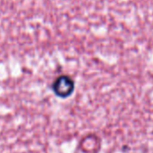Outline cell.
<instances>
[{
	"label": "cell",
	"instance_id": "obj_1",
	"mask_svg": "<svg viewBox=\"0 0 153 153\" xmlns=\"http://www.w3.org/2000/svg\"><path fill=\"white\" fill-rule=\"evenodd\" d=\"M51 89L57 97L67 98L70 97L75 90V81L68 75H60L53 81Z\"/></svg>",
	"mask_w": 153,
	"mask_h": 153
}]
</instances>
